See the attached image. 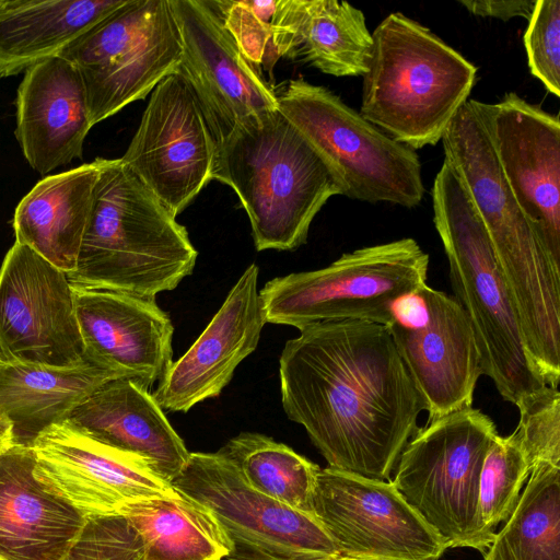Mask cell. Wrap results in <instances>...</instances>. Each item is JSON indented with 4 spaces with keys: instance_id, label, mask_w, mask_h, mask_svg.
<instances>
[{
    "instance_id": "1",
    "label": "cell",
    "mask_w": 560,
    "mask_h": 560,
    "mask_svg": "<svg viewBox=\"0 0 560 560\" xmlns=\"http://www.w3.org/2000/svg\"><path fill=\"white\" fill-rule=\"evenodd\" d=\"M299 330L279 359L285 415L328 467L389 481L425 407L388 329L345 319Z\"/></svg>"
},
{
    "instance_id": "24",
    "label": "cell",
    "mask_w": 560,
    "mask_h": 560,
    "mask_svg": "<svg viewBox=\"0 0 560 560\" xmlns=\"http://www.w3.org/2000/svg\"><path fill=\"white\" fill-rule=\"evenodd\" d=\"M272 44L279 58L300 59L335 77H363L373 38L364 13L347 1L279 0Z\"/></svg>"
},
{
    "instance_id": "3",
    "label": "cell",
    "mask_w": 560,
    "mask_h": 560,
    "mask_svg": "<svg viewBox=\"0 0 560 560\" xmlns=\"http://www.w3.org/2000/svg\"><path fill=\"white\" fill-rule=\"evenodd\" d=\"M98 160V178L73 288L155 299L191 275L198 252L176 217L120 159Z\"/></svg>"
},
{
    "instance_id": "12",
    "label": "cell",
    "mask_w": 560,
    "mask_h": 560,
    "mask_svg": "<svg viewBox=\"0 0 560 560\" xmlns=\"http://www.w3.org/2000/svg\"><path fill=\"white\" fill-rule=\"evenodd\" d=\"M386 328L429 421L471 407L482 369L472 327L454 298L425 283L394 304Z\"/></svg>"
},
{
    "instance_id": "5",
    "label": "cell",
    "mask_w": 560,
    "mask_h": 560,
    "mask_svg": "<svg viewBox=\"0 0 560 560\" xmlns=\"http://www.w3.org/2000/svg\"><path fill=\"white\" fill-rule=\"evenodd\" d=\"M433 222L448 261L455 300L472 327L482 374L517 406L546 384L526 348L520 317L485 225L443 161L431 189Z\"/></svg>"
},
{
    "instance_id": "21",
    "label": "cell",
    "mask_w": 560,
    "mask_h": 560,
    "mask_svg": "<svg viewBox=\"0 0 560 560\" xmlns=\"http://www.w3.org/2000/svg\"><path fill=\"white\" fill-rule=\"evenodd\" d=\"M15 138L30 166L47 175L82 159L93 127L78 68L57 56L24 72L15 98Z\"/></svg>"
},
{
    "instance_id": "34",
    "label": "cell",
    "mask_w": 560,
    "mask_h": 560,
    "mask_svg": "<svg viewBox=\"0 0 560 560\" xmlns=\"http://www.w3.org/2000/svg\"><path fill=\"white\" fill-rule=\"evenodd\" d=\"M524 47L530 73L560 96V0H536Z\"/></svg>"
},
{
    "instance_id": "16",
    "label": "cell",
    "mask_w": 560,
    "mask_h": 560,
    "mask_svg": "<svg viewBox=\"0 0 560 560\" xmlns=\"http://www.w3.org/2000/svg\"><path fill=\"white\" fill-rule=\"evenodd\" d=\"M217 145L187 83L176 73L152 91L120 158L177 217L213 179Z\"/></svg>"
},
{
    "instance_id": "4",
    "label": "cell",
    "mask_w": 560,
    "mask_h": 560,
    "mask_svg": "<svg viewBox=\"0 0 560 560\" xmlns=\"http://www.w3.org/2000/svg\"><path fill=\"white\" fill-rule=\"evenodd\" d=\"M213 179L237 195L257 250H294L329 198L343 195L330 163L279 109L217 148Z\"/></svg>"
},
{
    "instance_id": "37",
    "label": "cell",
    "mask_w": 560,
    "mask_h": 560,
    "mask_svg": "<svg viewBox=\"0 0 560 560\" xmlns=\"http://www.w3.org/2000/svg\"><path fill=\"white\" fill-rule=\"evenodd\" d=\"M313 560H399V559L366 557V556H352V555H346V553L338 552L335 555L325 556V557L313 559Z\"/></svg>"
},
{
    "instance_id": "22",
    "label": "cell",
    "mask_w": 560,
    "mask_h": 560,
    "mask_svg": "<svg viewBox=\"0 0 560 560\" xmlns=\"http://www.w3.org/2000/svg\"><path fill=\"white\" fill-rule=\"evenodd\" d=\"M28 446L0 452V560H63L84 515L35 477Z\"/></svg>"
},
{
    "instance_id": "32",
    "label": "cell",
    "mask_w": 560,
    "mask_h": 560,
    "mask_svg": "<svg viewBox=\"0 0 560 560\" xmlns=\"http://www.w3.org/2000/svg\"><path fill=\"white\" fill-rule=\"evenodd\" d=\"M514 430L529 470L540 465L560 467V393L548 385L526 396L517 406Z\"/></svg>"
},
{
    "instance_id": "14",
    "label": "cell",
    "mask_w": 560,
    "mask_h": 560,
    "mask_svg": "<svg viewBox=\"0 0 560 560\" xmlns=\"http://www.w3.org/2000/svg\"><path fill=\"white\" fill-rule=\"evenodd\" d=\"M182 40L176 74L196 98L217 148L278 109L277 94L243 55L212 0H171Z\"/></svg>"
},
{
    "instance_id": "25",
    "label": "cell",
    "mask_w": 560,
    "mask_h": 560,
    "mask_svg": "<svg viewBox=\"0 0 560 560\" xmlns=\"http://www.w3.org/2000/svg\"><path fill=\"white\" fill-rule=\"evenodd\" d=\"M113 378L118 376L86 360L71 368L1 363L0 429L11 444L32 447L45 430L67 421L79 404Z\"/></svg>"
},
{
    "instance_id": "19",
    "label": "cell",
    "mask_w": 560,
    "mask_h": 560,
    "mask_svg": "<svg viewBox=\"0 0 560 560\" xmlns=\"http://www.w3.org/2000/svg\"><path fill=\"white\" fill-rule=\"evenodd\" d=\"M73 290L85 360L148 389L160 382L173 362L174 327L155 299Z\"/></svg>"
},
{
    "instance_id": "20",
    "label": "cell",
    "mask_w": 560,
    "mask_h": 560,
    "mask_svg": "<svg viewBox=\"0 0 560 560\" xmlns=\"http://www.w3.org/2000/svg\"><path fill=\"white\" fill-rule=\"evenodd\" d=\"M258 273L255 264L245 269L202 334L172 362L152 394L162 409L187 412L218 397L237 365L255 351L267 324Z\"/></svg>"
},
{
    "instance_id": "18",
    "label": "cell",
    "mask_w": 560,
    "mask_h": 560,
    "mask_svg": "<svg viewBox=\"0 0 560 560\" xmlns=\"http://www.w3.org/2000/svg\"><path fill=\"white\" fill-rule=\"evenodd\" d=\"M35 477L85 518L118 514L131 501L178 492L142 457L100 442L69 422L34 442Z\"/></svg>"
},
{
    "instance_id": "33",
    "label": "cell",
    "mask_w": 560,
    "mask_h": 560,
    "mask_svg": "<svg viewBox=\"0 0 560 560\" xmlns=\"http://www.w3.org/2000/svg\"><path fill=\"white\" fill-rule=\"evenodd\" d=\"M279 0H212L225 28L246 59L271 71L279 59L272 44V19Z\"/></svg>"
},
{
    "instance_id": "17",
    "label": "cell",
    "mask_w": 560,
    "mask_h": 560,
    "mask_svg": "<svg viewBox=\"0 0 560 560\" xmlns=\"http://www.w3.org/2000/svg\"><path fill=\"white\" fill-rule=\"evenodd\" d=\"M502 174L546 248L560 264V120L515 92L468 100Z\"/></svg>"
},
{
    "instance_id": "29",
    "label": "cell",
    "mask_w": 560,
    "mask_h": 560,
    "mask_svg": "<svg viewBox=\"0 0 560 560\" xmlns=\"http://www.w3.org/2000/svg\"><path fill=\"white\" fill-rule=\"evenodd\" d=\"M483 560H560V467L529 472L517 504Z\"/></svg>"
},
{
    "instance_id": "9",
    "label": "cell",
    "mask_w": 560,
    "mask_h": 560,
    "mask_svg": "<svg viewBox=\"0 0 560 560\" xmlns=\"http://www.w3.org/2000/svg\"><path fill=\"white\" fill-rule=\"evenodd\" d=\"M279 112L325 156L343 196L415 208L423 199L419 155L394 140L329 89L291 80L277 94Z\"/></svg>"
},
{
    "instance_id": "6",
    "label": "cell",
    "mask_w": 560,
    "mask_h": 560,
    "mask_svg": "<svg viewBox=\"0 0 560 560\" xmlns=\"http://www.w3.org/2000/svg\"><path fill=\"white\" fill-rule=\"evenodd\" d=\"M372 38L359 113L415 151L436 144L468 101L477 67L400 12L383 19Z\"/></svg>"
},
{
    "instance_id": "27",
    "label": "cell",
    "mask_w": 560,
    "mask_h": 560,
    "mask_svg": "<svg viewBox=\"0 0 560 560\" xmlns=\"http://www.w3.org/2000/svg\"><path fill=\"white\" fill-rule=\"evenodd\" d=\"M127 0H0V77L59 56Z\"/></svg>"
},
{
    "instance_id": "8",
    "label": "cell",
    "mask_w": 560,
    "mask_h": 560,
    "mask_svg": "<svg viewBox=\"0 0 560 560\" xmlns=\"http://www.w3.org/2000/svg\"><path fill=\"white\" fill-rule=\"evenodd\" d=\"M498 434L489 416L468 407L428 421L398 458L393 483L448 548L485 553L494 538L479 521L478 490Z\"/></svg>"
},
{
    "instance_id": "38",
    "label": "cell",
    "mask_w": 560,
    "mask_h": 560,
    "mask_svg": "<svg viewBox=\"0 0 560 560\" xmlns=\"http://www.w3.org/2000/svg\"><path fill=\"white\" fill-rule=\"evenodd\" d=\"M10 444L11 442L8 434L2 429H0V452Z\"/></svg>"
},
{
    "instance_id": "23",
    "label": "cell",
    "mask_w": 560,
    "mask_h": 560,
    "mask_svg": "<svg viewBox=\"0 0 560 560\" xmlns=\"http://www.w3.org/2000/svg\"><path fill=\"white\" fill-rule=\"evenodd\" d=\"M67 422L144 458L168 482L180 474L190 454L150 390L131 378L104 383L74 408Z\"/></svg>"
},
{
    "instance_id": "30",
    "label": "cell",
    "mask_w": 560,
    "mask_h": 560,
    "mask_svg": "<svg viewBox=\"0 0 560 560\" xmlns=\"http://www.w3.org/2000/svg\"><path fill=\"white\" fill-rule=\"evenodd\" d=\"M219 452L235 465L255 490L298 511L313 514L318 465L260 433H240Z\"/></svg>"
},
{
    "instance_id": "40",
    "label": "cell",
    "mask_w": 560,
    "mask_h": 560,
    "mask_svg": "<svg viewBox=\"0 0 560 560\" xmlns=\"http://www.w3.org/2000/svg\"><path fill=\"white\" fill-rule=\"evenodd\" d=\"M0 364H1V361H0Z\"/></svg>"
},
{
    "instance_id": "31",
    "label": "cell",
    "mask_w": 560,
    "mask_h": 560,
    "mask_svg": "<svg viewBox=\"0 0 560 560\" xmlns=\"http://www.w3.org/2000/svg\"><path fill=\"white\" fill-rule=\"evenodd\" d=\"M529 472L515 432L508 436L498 434L487 452L479 478L478 516L487 533L494 536L497 526L511 516Z\"/></svg>"
},
{
    "instance_id": "15",
    "label": "cell",
    "mask_w": 560,
    "mask_h": 560,
    "mask_svg": "<svg viewBox=\"0 0 560 560\" xmlns=\"http://www.w3.org/2000/svg\"><path fill=\"white\" fill-rule=\"evenodd\" d=\"M313 514L338 551L399 560H439L448 549L393 481L319 468Z\"/></svg>"
},
{
    "instance_id": "26",
    "label": "cell",
    "mask_w": 560,
    "mask_h": 560,
    "mask_svg": "<svg viewBox=\"0 0 560 560\" xmlns=\"http://www.w3.org/2000/svg\"><path fill=\"white\" fill-rule=\"evenodd\" d=\"M98 170L95 159L40 179L15 208V242L62 271H73L93 207Z\"/></svg>"
},
{
    "instance_id": "10",
    "label": "cell",
    "mask_w": 560,
    "mask_h": 560,
    "mask_svg": "<svg viewBox=\"0 0 560 560\" xmlns=\"http://www.w3.org/2000/svg\"><path fill=\"white\" fill-rule=\"evenodd\" d=\"M59 56L78 68L94 126L176 72L182 40L171 0H127Z\"/></svg>"
},
{
    "instance_id": "39",
    "label": "cell",
    "mask_w": 560,
    "mask_h": 560,
    "mask_svg": "<svg viewBox=\"0 0 560 560\" xmlns=\"http://www.w3.org/2000/svg\"><path fill=\"white\" fill-rule=\"evenodd\" d=\"M224 560H247V559H243V558H236V557H229Z\"/></svg>"
},
{
    "instance_id": "28",
    "label": "cell",
    "mask_w": 560,
    "mask_h": 560,
    "mask_svg": "<svg viewBox=\"0 0 560 560\" xmlns=\"http://www.w3.org/2000/svg\"><path fill=\"white\" fill-rule=\"evenodd\" d=\"M118 514L138 534L143 560H224L235 553L214 514L180 492L128 502Z\"/></svg>"
},
{
    "instance_id": "11",
    "label": "cell",
    "mask_w": 560,
    "mask_h": 560,
    "mask_svg": "<svg viewBox=\"0 0 560 560\" xmlns=\"http://www.w3.org/2000/svg\"><path fill=\"white\" fill-rule=\"evenodd\" d=\"M173 488L208 508L247 560H313L338 553L318 520L252 488L219 451L190 453Z\"/></svg>"
},
{
    "instance_id": "2",
    "label": "cell",
    "mask_w": 560,
    "mask_h": 560,
    "mask_svg": "<svg viewBox=\"0 0 560 560\" xmlns=\"http://www.w3.org/2000/svg\"><path fill=\"white\" fill-rule=\"evenodd\" d=\"M441 141L444 161L465 186L489 235L529 357L545 380H556L560 375V264L520 207L468 101Z\"/></svg>"
},
{
    "instance_id": "36",
    "label": "cell",
    "mask_w": 560,
    "mask_h": 560,
    "mask_svg": "<svg viewBox=\"0 0 560 560\" xmlns=\"http://www.w3.org/2000/svg\"><path fill=\"white\" fill-rule=\"evenodd\" d=\"M457 2L474 15L510 21L514 18L529 20L536 0H457Z\"/></svg>"
},
{
    "instance_id": "13",
    "label": "cell",
    "mask_w": 560,
    "mask_h": 560,
    "mask_svg": "<svg viewBox=\"0 0 560 560\" xmlns=\"http://www.w3.org/2000/svg\"><path fill=\"white\" fill-rule=\"evenodd\" d=\"M0 361L51 368L85 361L67 272L16 242L0 270Z\"/></svg>"
},
{
    "instance_id": "7",
    "label": "cell",
    "mask_w": 560,
    "mask_h": 560,
    "mask_svg": "<svg viewBox=\"0 0 560 560\" xmlns=\"http://www.w3.org/2000/svg\"><path fill=\"white\" fill-rule=\"evenodd\" d=\"M429 255L405 237L341 255L330 265L268 281L259 291L267 323L293 326L365 320L387 326L394 304L427 283Z\"/></svg>"
},
{
    "instance_id": "35",
    "label": "cell",
    "mask_w": 560,
    "mask_h": 560,
    "mask_svg": "<svg viewBox=\"0 0 560 560\" xmlns=\"http://www.w3.org/2000/svg\"><path fill=\"white\" fill-rule=\"evenodd\" d=\"M63 560H143L141 540L120 514L88 517Z\"/></svg>"
}]
</instances>
